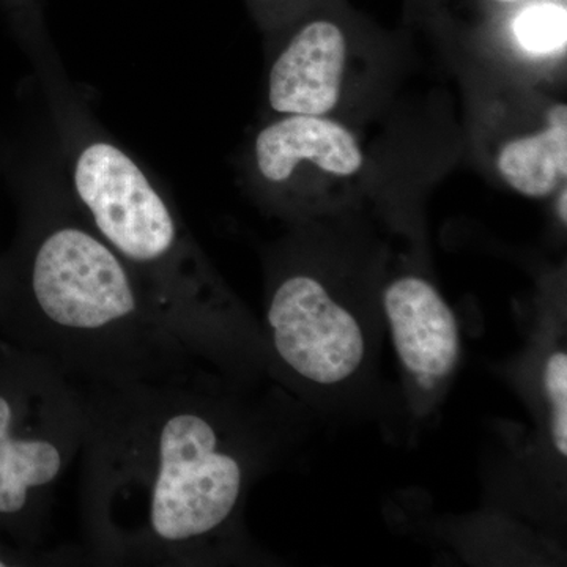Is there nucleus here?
Wrapping results in <instances>:
<instances>
[{"mask_svg":"<svg viewBox=\"0 0 567 567\" xmlns=\"http://www.w3.org/2000/svg\"><path fill=\"white\" fill-rule=\"evenodd\" d=\"M207 363L126 385H82L85 559L216 566L251 555L249 488L279 447L270 406Z\"/></svg>","mask_w":567,"mask_h":567,"instance_id":"1","label":"nucleus"},{"mask_svg":"<svg viewBox=\"0 0 567 567\" xmlns=\"http://www.w3.org/2000/svg\"><path fill=\"white\" fill-rule=\"evenodd\" d=\"M0 339L81 385L147 382L204 363L73 204L33 212L0 259Z\"/></svg>","mask_w":567,"mask_h":567,"instance_id":"2","label":"nucleus"},{"mask_svg":"<svg viewBox=\"0 0 567 567\" xmlns=\"http://www.w3.org/2000/svg\"><path fill=\"white\" fill-rule=\"evenodd\" d=\"M71 194L85 223L132 268L199 360L245 383L267 372L259 323L130 153L111 141H85L71 163Z\"/></svg>","mask_w":567,"mask_h":567,"instance_id":"3","label":"nucleus"},{"mask_svg":"<svg viewBox=\"0 0 567 567\" xmlns=\"http://www.w3.org/2000/svg\"><path fill=\"white\" fill-rule=\"evenodd\" d=\"M84 386L0 339V535L44 548L55 492L81 456Z\"/></svg>","mask_w":567,"mask_h":567,"instance_id":"4","label":"nucleus"},{"mask_svg":"<svg viewBox=\"0 0 567 567\" xmlns=\"http://www.w3.org/2000/svg\"><path fill=\"white\" fill-rule=\"evenodd\" d=\"M259 328L268 374L298 385H346L368 358L363 320L303 268H287L271 279Z\"/></svg>","mask_w":567,"mask_h":567,"instance_id":"5","label":"nucleus"},{"mask_svg":"<svg viewBox=\"0 0 567 567\" xmlns=\"http://www.w3.org/2000/svg\"><path fill=\"white\" fill-rule=\"evenodd\" d=\"M382 303L406 380L415 393L436 398L461 361L456 315L434 284L413 274L388 282Z\"/></svg>","mask_w":567,"mask_h":567,"instance_id":"6","label":"nucleus"},{"mask_svg":"<svg viewBox=\"0 0 567 567\" xmlns=\"http://www.w3.org/2000/svg\"><path fill=\"white\" fill-rule=\"evenodd\" d=\"M254 169L275 192L292 189L306 175L350 178L364 166L360 141L330 117L278 115L252 144Z\"/></svg>","mask_w":567,"mask_h":567,"instance_id":"7","label":"nucleus"},{"mask_svg":"<svg viewBox=\"0 0 567 567\" xmlns=\"http://www.w3.org/2000/svg\"><path fill=\"white\" fill-rule=\"evenodd\" d=\"M341 25L312 20L287 40L268 71V106L276 115L328 117L341 103L349 69Z\"/></svg>","mask_w":567,"mask_h":567,"instance_id":"8","label":"nucleus"},{"mask_svg":"<svg viewBox=\"0 0 567 567\" xmlns=\"http://www.w3.org/2000/svg\"><path fill=\"white\" fill-rule=\"evenodd\" d=\"M495 167L502 181L520 196H554L567 181L566 104L550 107L543 128L506 141L496 153Z\"/></svg>","mask_w":567,"mask_h":567,"instance_id":"9","label":"nucleus"},{"mask_svg":"<svg viewBox=\"0 0 567 567\" xmlns=\"http://www.w3.org/2000/svg\"><path fill=\"white\" fill-rule=\"evenodd\" d=\"M511 40L525 58L548 61L566 55L567 11L561 0H527L509 22Z\"/></svg>","mask_w":567,"mask_h":567,"instance_id":"10","label":"nucleus"},{"mask_svg":"<svg viewBox=\"0 0 567 567\" xmlns=\"http://www.w3.org/2000/svg\"><path fill=\"white\" fill-rule=\"evenodd\" d=\"M537 409L548 451L555 461L567 454V353L565 342H551L540 353L537 368Z\"/></svg>","mask_w":567,"mask_h":567,"instance_id":"11","label":"nucleus"},{"mask_svg":"<svg viewBox=\"0 0 567 567\" xmlns=\"http://www.w3.org/2000/svg\"><path fill=\"white\" fill-rule=\"evenodd\" d=\"M73 557L51 554L47 548H29L0 535V567L51 566L73 561Z\"/></svg>","mask_w":567,"mask_h":567,"instance_id":"12","label":"nucleus"},{"mask_svg":"<svg viewBox=\"0 0 567 567\" xmlns=\"http://www.w3.org/2000/svg\"><path fill=\"white\" fill-rule=\"evenodd\" d=\"M557 203H555V210H557L558 221L563 224V227H566L567 223V188L566 185H563L561 188L558 189L557 193Z\"/></svg>","mask_w":567,"mask_h":567,"instance_id":"13","label":"nucleus"},{"mask_svg":"<svg viewBox=\"0 0 567 567\" xmlns=\"http://www.w3.org/2000/svg\"><path fill=\"white\" fill-rule=\"evenodd\" d=\"M491 2L498 3V6H520L527 0H491Z\"/></svg>","mask_w":567,"mask_h":567,"instance_id":"14","label":"nucleus"}]
</instances>
